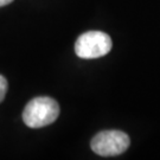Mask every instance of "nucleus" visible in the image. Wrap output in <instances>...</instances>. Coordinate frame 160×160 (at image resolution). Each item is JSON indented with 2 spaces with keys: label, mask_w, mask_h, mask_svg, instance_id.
<instances>
[{
  "label": "nucleus",
  "mask_w": 160,
  "mask_h": 160,
  "mask_svg": "<svg viewBox=\"0 0 160 160\" xmlns=\"http://www.w3.org/2000/svg\"><path fill=\"white\" fill-rule=\"evenodd\" d=\"M59 115L57 101L48 96L34 97L30 101L23 112L24 123L30 128H42L51 125Z\"/></svg>",
  "instance_id": "obj_1"
},
{
  "label": "nucleus",
  "mask_w": 160,
  "mask_h": 160,
  "mask_svg": "<svg viewBox=\"0 0 160 160\" xmlns=\"http://www.w3.org/2000/svg\"><path fill=\"white\" fill-rule=\"evenodd\" d=\"M112 38L102 31H88L75 43V52L80 58L94 59L103 57L112 50Z\"/></svg>",
  "instance_id": "obj_2"
},
{
  "label": "nucleus",
  "mask_w": 160,
  "mask_h": 160,
  "mask_svg": "<svg viewBox=\"0 0 160 160\" xmlns=\"http://www.w3.org/2000/svg\"><path fill=\"white\" fill-rule=\"evenodd\" d=\"M129 137L121 131H102L92 140V149L102 157H114L126 152L129 147Z\"/></svg>",
  "instance_id": "obj_3"
},
{
  "label": "nucleus",
  "mask_w": 160,
  "mask_h": 160,
  "mask_svg": "<svg viewBox=\"0 0 160 160\" xmlns=\"http://www.w3.org/2000/svg\"><path fill=\"white\" fill-rule=\"evenodd\" d=\"M7 88H8L7 80H6L2 75H0V102L4 101L6 92H7Z\"/></svg>",
  "instance_id": "obj_4"
},
{
  "label": "nucleus",
  "mask_w": 160,
  "mask_h": 160,
  "mask_svg": "<svg viewBox=\"0 0 160 160\" xmlns=\"http://www.w3.org/2000/svg\"><path fill=\"white\" fill-rule=\"evenodd\" d=\"M12 1H13V0H0V7L8 5V4H11Z\"/></svg>",
  "instance_id": "obj_5"
}]
</instances>
